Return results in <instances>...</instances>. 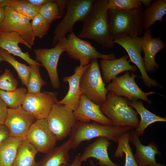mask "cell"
Here are the masks:
<instances>
[{"mask_svg": "<svg viewBox=\"0 0 166 166\" xmlns=\"http://www.w3.org/2000/svg\"><path fill=\"white\" fill-rule=\"evenodd\" d=\"M108 2V0H94L90 12L82 21L83 27L77 37L93 40L110 49L115 43L110 38Z\"/></svg>", "mask_w": 166, "mask_h": 166, "instance_id": "obj_1", "label": "cell"}, {"mask_svg": "<svg viewBox=\"0 0 166 166\" xmlns=\"http://www.w3.org/2000/svg\"><path fill=\"white\" fill-rule=\"evenodd\" d=\"M134 129L130 126L119 127L95 122L77 121L72 129L69 138L71 141L72 149H75L82 142L97 137L105 138L117 143L122 135Z\"/></svg>", "mask_w": 166, "mask_h": 166, "instance_id": "obj_2", "label": "cell"}, {"mask_svg": "<svg viewBox=\"0 0 166 166\" xmlns=\"http://www.w3.org/2000/svg\"><path fill=\"white\" fill-rule=\"evenodd\" d=\"M143 6L128 10H109L110 38L113 41L123 35L135 39L144 32Z\"/></svg>", "mask_w": 166, "mask_h": 166, "instance_id": "obj_3", "label": "cell"}, {"mask_svg": "<svg viewBox=\"0 0 166 166\" xmlns=\"http://www.w3.org/2000/svg\"><path fill=\"white\" fill-rule=\"evenodd\" d=\"M129 101L125 98L108 92L106 101L100 105V109L102 113L111 120L113 125L130 126L136 129L140 121L137 112L129 105Z\"/></svg>", "mask_w": 166, "mask_h": 166, "instance_id": "obj_4", "label": "cell"}, {"mask_svg": "<svg viewBox=\"0 0 166 166\" xmlns=\"http://www.w3.org/2000/svg\"><path fill=\"white\" fill-rule=\"evenodd\" d=\"M56 45L65 49L70 58L79 61L82 66L88 65L94 59H116L113 53L103 54L99 52L90 42L79 38L73 32L68 34L66 38L59 40Z\"/></svg>", "mask_w": 166, "mask_h": 166, "instance_id": "obj_5", "label": "cell"}, {"mask_svg": "<svg viewBox=\"0 0 166 166\" xmlns=\"http://www.w3.org/2000/svg\"><path fill=\"white\" fill-rule=\"evenodd\" d=\"M94 0H68L66 13L55 29L52 44L55 46L60 39L68 33L73 32L74 25L82 21L90 12Z\"/></svg>", "mask_w": 166, "mask_h": 166, "instance_id": "obj_6", "label": "cell"}, {"mask_svg": "<svg viewBox=\"0 0 166 166\" xmlns=\"http://www.w3.org/2000/svg\"><path fill=\"white\" fill-rule=\"evenodd\" d=\"M105 86L97 59H94L81 76L80 82L81 91L93 102L100 105L106 100L108 91Z\"/></svg>", "mask_w": 166, "mask_h": 166, "instance_id": "obj_7", "label": "cell"}, {"mask_svg": "<svg viewBox=\"0 0 166 166\" xmlns=\"http://www.w3.org/2000/svg\"><path fill=\"white\" fill-rule=\"evenodd\" d=\"M45 119L57 140H62L70 135L77 121L72 110L57 103L53 105Z\"/></svg>", "mask_w": 166, "mask_h": 166, "instance_id": "obj_8", "label": "cell"}, {"mask_svg": "<svg viewBox=\"0 0 166 166\" xmlns=\"http://www.w3.org/2000/svg\"><path fill=\"white\" fill-rule=\"evenodd\" d=\"M137 76L127 71L123 75L116 77L108 84L106 87L108 92H111L116 95L124 97L131 101L141 99L151 104L152 101L148 98L150 95L158 93L153 91L145 93L138 86L134 78Z\"/></svg>", "mask_w": 166, "mask_h": 166, "instance_id": "obj_9", "label": "cell"}, {"mask_svg": "<svg viewBox=\"0 0 166 166\" xmlns=\"http://www.w3.org/2000/svg\"><path fill=\"white\" fill-rule=\"evenodd\" d=\"M142 37L139 36L132 39L127 36L123 35L116 38L113 42L122 47L127 52L132 62L139 69L145 85L149 88L152 87L163 88L162 86L158 84L154 79L150 77L145 70L143 58L141 56Z\"/></svg>", "mask_w": 166, "mask_h": 166, "instance_id": "obj_10", "label": "cell"}, {"mask_svg": "<svg viewBox=\"0 0 166 166\" xmlns=\"http://www.w3.org/2000/svg\"><path fill=\"white\" fill-rule=\"evenodd\" d=\"M5 16L0 23V32H14L22 37L32 47L35 38L33 35L30 20L11 7H5Z\"/></svg>", "mask_w": 166, "mask_h": 166, "instance_id": "obj_11", "label": "cell"}, {"mask_svg": "<svg viewBox=\"0 0 166 166\" xmlns=\"http://www.w3.org/2000/svg\"><path fill=\"white\" fill-rule=\"evenodd\" d=\"M25 138L38 152L45 153L54 148L57 141L45 119L36 120L30 127Z\"/></svg>", "mask_w": 166, "mask_h": 166, "instance_id": "obj_12", "label": "cell"}, {"mask_svg": "<svg viewBox=\"0 0 166 166\" xmlns=\"http://www.w3.org/2000/svg\"><path fill=\"white\" fill-rule=\"evenodd\" d=\"M57 96V92L51 91L27 93L21 106L36 120L45 119L53 105L58 101Z\"/></svg>", "mask_w": 166, "mask_h": 166, "instance_id": "obj_13", "label": "cell"}, {"mask_svg": "<svg viewBox=\"0 0 166 166\" xmlns=\"http://www.w3.org/2000/svg\"><path fill=\"white\" fill-rule=\"evenodd\" d=\"M36 119L20 106L8 108L4 124L8 128L11 137L24 139Z\"/></svg>", "mask_w": 166, "mask_h": 166, "instance_id": "obj_14", "label": "cell"}, {"mask_svg": "<svg viewBox=\"0 0 166 166\" xmlns=\"http://www.w3.org/2000/svg\"><path fill=\"white\" fill-rule=\"evenodd\" d=\"M65 51V49L57 45L51 48H40L34 50L35 61L40 62L41 65L46 69L54 89L60 87L57 66L60 56Z\"/></svg>", "mask_w": 166, "mask_h": 166, "instance_id": "obj_15", "label": "cell"}, {"mask_svg": "<svg viewBox=\"0 0 166 166\" xmlns=\"http://www.w3.org/2000/svg\"><path fill=\"white\" fill-rule=\"evenodd\" d=\"M152 30L149 29L144 31L142 37L141 48L144 56L143 58L146 72L153 73L157 70L159 64L156 62L155 57L160 50L166 47V44L161 39V35L152 38Z\"/></svg>", "mask_w": 166, "mask_h": 166, "instance_id": "obj_16", "label": "cell"}, {"mask_svg": "<svg viewBox=\"0 0 166 166\" xmlns=\"http://www.w3.org/2000/svg\"><path fill=\"white\" fill-rule=\"evenodd\" d=\"M129 141L136 147V152L134 155L135 160L139 166L147 165L150 166H166L156 163L155 159L156 154L160 155L158 146L152 142L145 146L141 143L140 136L133 129L129 132Z\"/></svg>", "mask_w": 166, "mask_h": 166, "instance_id": "obj_17", "label": "cell"}, {"mask_svg": "<svg viewBox=\"0 0 166 166\" xmlns=\"http://www.w3.org/2000/svg\"><path fill=\"white\" fill-rule=\"evenodd\" d=\"M75 117L78 121L94 122L106 125H113L111 120L101 112L100 105L93 102L82 93L78 106L73 111Z\"/></svg>", "mask_w": 166, "mask_h": 166, "instance_id": "obj_18", "label": "cell"}, {"mask_svg": "<svg viewBox=\"0 0 166 166\" xmlns=\"http://www.w3.org/2000/svg\"><path fill=\"white\" fill-rule=\"evenodd\" d=\"M88 65L82 66L80 65L76 67L74 70V73L72 75L65 77L63 81L67 82L69 85L68 91L65 97L57 103L64 105L73 111L77 109L82 93L80 88V82L82 75L89 67Z\"/></svg>", "mask_w": 166, "mask_h": 166, "instance_id": "obj_19", "label": "cell"}, {"mask_svg": "<svg viewBox=\"0 0 166 166\" xmlns=\"http://www.w3.org/2000/svg\"><path fill=\"white\" fill-rule=\"evenodd\" d=\"M22 43L28 48H32L26 40L20 35L14 32H0V48L6 51L10 54L19 57L29 65H42L38 62L30 58L29 53L23 52L18 46Z\"/></svg>", "mask_w": 166, "mask_h": 166, "instance_id": "obj_20", "label": "cell"}, {"mask_svg": "<svg viewBox=\"0 0 166 166\" xmlns=\"http://www.w3.org/2000/svg\"><path fill=\"white\" fill-rule=\"evenodd\" d=\"M110 144L106 138H98L85 148L80 156L81 161L82 162L93 158L98 160L97 164L99 166H121L113 162L109 158L108 149Z\"/></svg>", "mask_w": 166, "mask_h": 166, "instance_id": "obj_21", "label": "cell"}, {"mask_svg": "<svg viewBox=\"0 0 166 166\" xmlns=\"http://www.w3.org/2000/svg\"><path fill=\"white\" fill-rule=\"evenodd\" d=\"M128 57L126 55L114 60L101 59L100 61V67L103 74L104 82L109 83L117 75L125 71H136L137 67L130 64L131 62L128 60Z\"/></svg>", "mask_w": 166, "mask_h": 166, "instance_id": "obj_22", "label": "cell"}, {"mask_svg": "<svg viewBox=\"0 0 166 166\" xmlns=\"http://www.w3.org/2000/svg\"><path fill=\"white\" fill-rule=\"evenodd\" d=\"M72 149L70 139H69L60 146L54 148L39 163V166H61L69 165V152Z\"/></svg>", "mask_w": 166, "mask_h": 166, "instance_id": "obj_23", "label": "cell"}, {"mask_svg": "<svg viewBox=\"0 0 166 166\" xmlns=\"http://www.w3.org/2000/svg\"><path fill=\"white\" fill-rule=\"evenodd\" d=\"M166 14V0H155L143 13V21L144 31L157 21L162 22Z\"/></svg>", "mask_w": 166, "mask_h": 166, "instance_id": "obj_24", "label": "cell"}, {"mask_svg": "<svg viewBox=\"0 0 166 166\" xmlns=\"http://www.w3.org/2000/svg\"><path fill=\"white\" fill-rule=\"evenodd\" d=\"M129 105L136 110L140 117L138 128L135 129L137 134L142 135L146 128L149 125L156 122H166V118L159 117L147 109L141 101L133 100L129 101Z\"/></svg>", "mask_w": 166, "mask_h": 166, "instance_id": "obj_25", "label": "cell"}, {"mask_svg": "<svg viewBox=\"0 0 166 166\" xmlns=\"http://www.w3.org/2000/svg\"><path fill=\"white\" fill-rule=\"evenodd\" d=\"M38 152L35 148L24 138L18 148L13 166H39L35 156Z\"/></svg>", "mask_w": 166, "mask_h": 166, "instance_id": "obj_26", "label": "cell"}, {"mask_svg": "<svg viewBox=\"0 0 166 166\" xmlns=\"http://www.w3.org/2000/svg\"><path fill=\"white\" fill-rule=\"evenodd\" d=\"M23 139L10 136L0 145V166H13Z\"/></svg>", "mask_w": 166, "mask_h": 166, "instance_id": "obj_27", "label": "cell"}, {"mask_svg": "<svg viewBox=\"0 0 166 166\" xmlns=\"http://www.w3.org/2000/svg\"><path fill=\"white\" fill-rule=\"evenodd\" d=\"M68 0H52L40 8L39 14L49 23L61 18L65 13Z\"/></svg>", "mask_w": 166, "mask_h": 166, "instance_id": "obj_28", "label": "cell"}, {"mask_svg": "<svg viewBox=\"0 0 166 166\" xmlns=\"http://www.w3.org/2000/svg\"><path fill=\"white\" fill-rule=\"evenodd\" d=\"M129 132L124 133L119 139L118 146L114 156L116 158H122L123 153L125 156L124 166H139L137 164L129 144Z\"/></svg>", "mask_w": 166, "mask_h": 166, "instance_id": "obj_29", "label": "cell"}, {"mask_svg": "<svg viewBox=\"0 0 166 166\" xmlns=\"http://www.w3.org/2000/svg\"><path fill=\"white\" fill-rule=\"evenodd\" d=\"M27 93V89L24 87L10 92L0 90V98L8 108L15 109L22 105Z\"/></svg>", "mask_w": 166, "mask_h": 166, "instance_id": "obj_30", "label": "cell"}, {"mask_svg": "<svg viewBox=\"0 0 166 166\" xmlns=\"http://www.w3.org/2000/svg\"><path fill=\"white\" fill-rule=\"evenodd\" d=\"M0 54L3 61L10 64L16 71L22 85L27 86L30 73V67L16 60L11 54L0 48Z\"/></svg>", "mask_w": 166, "mask_h": 166, "instance_id": "obj_31", "label": "cell"}, {"mask_svg": "<svg viewBox=\"0 0 166 166\" xmlns=\"http://www.w3.org/2000/svg\"><path fill=\"white\" fill-rule=\"evenodd\" d=\"M30 73L26 86L28 93L37 94L41 92V89L46 83L42 79L39 65H31Z\"/></svg>", "mask_w": 166, "mask_h": 166, "instance_id": "obj_32", "label": "cell"}, {"mask_svg": "<svg viewBox=\"0 0 166 166\" xmlns=\"http://www.w3.org/2000/svg\"><path fill=\"white\" fill-rule=\"evenodd\" d=\"M9 6L30 20L38 14L41 6L34 5L27 0H9Z\"/></svg>", "mask_w": 166, "mask_h": 166, "instance_id": "obj_33", "label": "cell"}, {"mask_svg": "<svg viewBox=\"0 0 166 166\" xmlns=\"http://www.w3.org/2000/svg\"><path fill=\"white\" fill-rule=\"evenodd\" d=\"M50 24L39 14L31 22V26L34 36L42 38L46 35L49 30Z\"/></svg>", "mask_w": 166, "mask_h": 166, "instance_id": "obj_34", "label": "cell"}, {"mask_svg": "<svg viewBox=\"0 0 166 166\" xmlns=\"http://www.w3.org/2000/svg\"><path fill=\"white\" fill-rule=\"evenodd\" d=\"M143 6L140 0H108V10H128Z\"/></svg>", "mask_w": 166, "mask_h": 166, "instance_id": "obj_35", "label": "cell"}, {"mask_svg": "<svg viewBox=\"0 0 166 166\" xmlns=\"http://www.w3.org/2000/svg\"><path fill=\"white\" fill-rule=\"evenodd\" d=\"M18 82L10 70L5 69L0 75V90L7 92L15 90L17 88Z\"/></svg>", "mask_w": 166, "mask_h": 166, "instance_id": "obj_36", "label": "cell"}, {"mask_svg": "<svg viewBox=\"0 0 166 166\" xmlns=\"http://www.w3.org/2000/svg\"><path fill=\"white\" fill-rule=\"evenodd\" d=\"M8 107L0 98V124H4L7 115Z\"/></svg>", "mask_w": 166, "mask_h": 166, "instance_id": "obj_37", "label": "cell"}, {"mask_svg": "<svg viewBox=\"0 0 166 166\" xmlns=\"http://www.w3.org/2000/svg\"><path fill=\"white\" fill-rule=\"evenodd\" d=\"M10 136L7 127L4 124H0V145Z\"/></svg>", "mask_w": 166, "mask_h": 166, "instance_id": "obj_38", "label": "cell"}, {"mask_svg": "<svg viewBox=\"0 0 166 166\" xmlns=\"http://www.w3.org/2000/svg\"><path fill=\"white\" fill-rule=\"evenodd\" d=\"M81 154H77L75 156L71 164L67 166L65 165H62L61 166H81L82 162L80 160Z\"/></svg>", "mask_w": 166, "mask_h": 166, "instance_id": "obj_39", "label": "cell"}, {"mask_svg": "<svg viewBox=\"0 0 166 166\" xmlns=\"http://www.w3.org/2000/svg\"><path fill=\"white\" fill-rule=\"evenodd\" d=\"M30 3L37 6H41L44 4L50 2L52 0H27Z\"/></svg>", "mask_w": 166, "mask_h": 166, "instance_id": "obj_40", "label": "cell"}, {"mask_svg": "<svg viewBox=\"0 0 166 166\" xmlns=\"http://www.w3.org/2000/svg\"><path fill=\"white\" fill-rule=\"evenodd\" d=\"M143 5L145 8L148 7L152 3V0H140Z\"/></svg>", "mask_w": 166, "mask_h": 166, "instance_id": "obj_41", "label": "cell"}, {"mask_svg": "<svg viewBox=\"0 0 166 166\" xmlns=\"http://www.w3.org/2000/svg\"><path fill=\"white\" fill-rule=\"evenodd\" d=\"M5 14V8L0 7V23L3 21Z\"/></svg>", "mask_w": 166, "mask_h": 166, "instance_id": "obj_42", "label": "cell"}, {"mask_svg": "<svg viewBox=\"0 0 166 166\" xmlns=\"http://www.w3.org/2000/svg\"><path fill=\"white\" fill-rule=\"evenodd\" d=\"M9 6V0H0V7L5 8Z\"/></svg>", "mask_w": 166, "mask_h": 166, "instance_id": "obj_43", "label": "cell"}, {"mask_svg": "<svg viewBox=\"0 0 166 166\" xmlns=\"http://www.w3.org/2000/svg\"><path fill=\"white\" fill-rule=\"evenodd\" d=\"M89 163L91 166H96L93 161L92 160H89Z\"/></svg>", "mask_w": 166, "mask_h": 166, "instance_id": "obj_44", "label": "cell"}, {"mask_svg": "<svg viewBox=\"0 0 166 166\" xmlns=\"http://www.w3.org/2000/svg\"><path fill=\"white\" fill-rule=\"evenodd\" d=\"M3 61V59L0 54V62Z\"/></svg>", "mask_w": 166, "mask_h": 166, "instance_id": "obj_45", "label": "cell"}, {"mask_svg": "<svg viewBox=\"0 0 166 166\" xmlns=\"http://www.w3.org/2000/svg\"><path fill=\"white\" fill-rule=\"evenodd\" d=\"M150 166L147 165H142V166Z\"/></svg>", "mask_w": 166, "mask_h": 166, "instance_id": "obj_46", "label": "cell"}, {"mask_svg": "<svg viewBox=\"0 0 166 166\" xmlns=\"http://www.w3.org/2000/svg\"><path fill=\"white\" fill-rule=\"evenodd\" d=\"M0 72H1V70H0Z\"/></svg>", "mask_w": 166, "mask_h": 166, "instance_id": "obj_47", "label": "cell"}]
</instances>
